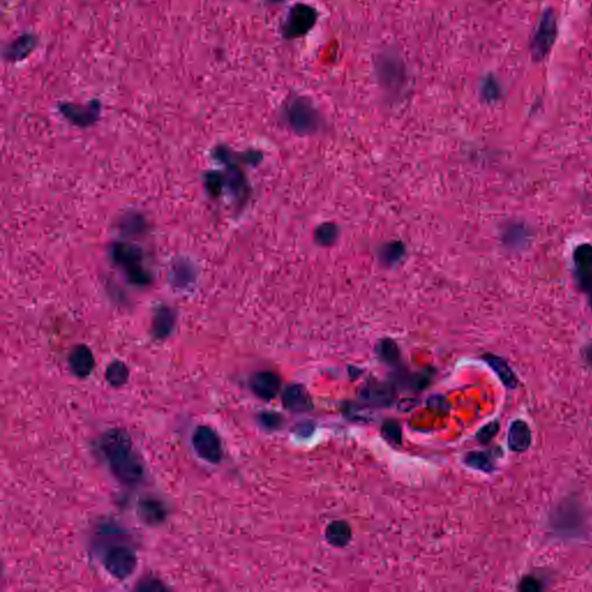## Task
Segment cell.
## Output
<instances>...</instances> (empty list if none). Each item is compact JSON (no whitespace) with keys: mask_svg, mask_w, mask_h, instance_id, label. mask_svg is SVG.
I'll list each match as a JSON object with an SVG mask.
<instances>
[{"mask_svg":"<svg viewBox=\"0 0 592 592\" xmlns=\"http://www.w3.org/2000/svg\"><path fill=\"white\" fill-rule=\"evenodd\" d=\"M102 450L116 477L125 484H136L144 477V465L131 440L121 431H110L102 438Z\"/></svg>","mask_w":592,"mask_h":592,"instance_id":"1","label":"cell"},{"mask_svg":"<svg viewBox=\"0 0 592 592\" xmlns=\"http://www.w3.org/2000/svg\"><path fill=\"white\" fill-rule=\"evenodd\" d=\"M193 446L195 453L206 462L212 464L220 462L222 457L220 438L212 428L208 426L195 428L193 435Z\"/></svg>","mask_w":592,"mask_h":592,"instance_id":"2","label":"cell"},{"mask_svg":"<svg viewBox=\"0 0 592 592\" xmlns=\"http://www.w3.org/2000/svg\"><path fill=\"white\" fill-rule=\"evenodd\" d=\"M103 564L109 574L119 580H124L134 573L136 567V556L132 549L125 546H115L107 552Z\"/></svg>","mask_w":592,"mask_h":592,"instance_id":"3","label":"cell"},{"mask_svg":"<svg viewBox=\"0 0 592 592\" xmlns=\"http://www.w3.org/2000/svg\"><path fill=\"white\" fill-rule=\"evenodd\" d=\"M112 254L114 259L129 271L132 281L136 284H146L149 281V276L139 265L141 254L138 249L131 245L117 244L112 250Z\"/></svg>","mask_w":592,"mask_h":592,"instance_id":"4","label":"cell"},{"mask_svg":"<svg viewBox=\"0 0 592 592\" xmlns=\"http://www.w3.org/2000/svg\"><path fill=\"white\" fill-rule=\"evenodd\" d=\"M575 265H576L578 281L582 285L583 291L589 295L592 302V247L582 245L575 252Z\"/></svg>","mask_w":592,"mask_h":592,"instance_id":"5","label":"cell"},{"mask_svg":"<svg viewBox=\"0 0 592 592\" xmlns=\"http://www.w3.org/2000/svg\"><path fill=\"white\" fill-rule=\"evenodd\" d=\"M250 385L257 397L264 400H271L279 392L281 382L279 376L276 375L274 372H261L252 376Z\"/></svg>","mask_w":592,"mask_h":592,"instance_id":"6","label":"cell"},{"mask_svg":"<svg viewBox=\"0 0 592 592\" xmlns=\"http://www.w3.org/2000/svg\"><path fill=\"white\" fill-rule=\"evenodd\" d=\"M532 435L527 422L523 420H515L509 427L508 447L514 453H524L530 448Z\"/></svg>","mask_w":592,"mask_h":592,"instance_id":"7","label":"cell"},{"mask_svg":"<svg viewBox=\"0 0 592 592\" xmlns=\"http://www.w3.org/2000/svg\"><path fill=\"white\" fill-rule=\"evenodd\" d=\"M282 402L286 409L291 412H308L313 407L311 394L302 385H291L286 389Z\"/></svg>","mask_w":592,"mask_h":592,"instance_id":"8","label":"cell"},{"mask_svg":"<svg viewBox=\"0 0 592 592\" xmlns=\"http://www.w3.org/2000/svg\"><path fill=\"white\" fill-rule=\"evenodd\" d=\"M68 363H70L72 372H75L78 377H86L90 375L95 365L93 354L86 346H78L72 350Z\"/></svg>","mask_w":592,"mask_h":592,"instance_id":"9","label":"cell"},{"mask_svg":"<svg viewBox=\"0 0 592 592\" xmlns=\"http://www.w3.org/2000/svg\"><path fill=\"white\" fill-rule=\"evenodd\" d=\"M361 399L370 405L385 407L392 400V391L385 384L379 382H372L363 387L361 390Z\"/></svg>","mask_w":592,"mask_h":592,"instance_id":"10","label":"cell"},{"mask_svg":"<svg viewBox=\"0 0 592 592\" xmlns=\"http://www.w3.org/2000/svg\"><path fill=\"white\" fill-rule=\"evenodd\" d=\"M313 20H315V16H313V10L309 7L300 6L294 9V11L291 13L287 28L291 35L302 34L311 28Z\"/></svg>","mask_w":592,"mask_h":592,"instance_id":"11","label":"cell"},{"mask_svg":"<svg viewBox=\"0 0 592 592\" xmlns=\"http://www.w3.org/2000/svg\"><path fill=\"white\" fill-rule=\"evenodd\" d=\"M486 361L490 365V368L493 369L500 381L502 382L503 385H505L508 389H515L517 387L516 375L512 372V368L508 366V363L505 362V360L494 357V355H487Z\"/></svg>","mask_w":592,"mask_h":592,"instance_id":"12","label":"cell"},{"mask_svg":"<svg viewBox=\"0 0 592 592\" xmlns=\"http://www.w3.org/2000/svg\"><path fill=\"white\" fill-rule=\"evenodd\" d=\"M352 532L348 523L344 521L332 522L326 527V539L335 547H344L350 543Z\"/></svg>","mask_w":592,"mask_h":592,"instance_id":"13","label":"cell"},{"mask_svg":"<svg viewBox=\"0 0 592 592\" xmlns=\"http://www.w3.org/2000/svg\"><path fill=\"white\" fill-rule=\"evenodd\" d=\"M289 116L291 123L295 127H298V130H309L313 124V116L311 109L303 106L302 103L291 107Z\"/></svg>","mask_w":592,"mask_h":592,"instance_id":"14","label":"cell"},{"mask_svg":"<svg viewBox=\"0 0 592 592\" xmlns=\"http://www.w3.org/2000/svg\"><path fill=\"white\" fill-rule=\"evenodd\" d=\"M465 464L470 468L480 470V471L490 472L494 470V461L492 455L488 453H470L465 457Z\"/></svg>","mask_w":592,"mask_h":592,"instance_id":"15","label":"cell"},{"mask_svg":"<svg viewBox=\"0 0 592 592\" xmlns=\"http://www.w3.org/2000/svg\"><path fill=\"white\" fill-rule=\"evenodd\" d=\"M174 325V315L169 309H160L156 313L154 321V332L156 337L163 338L171 332V328Z\"/></svg>","mask_w":592,"mask_h":592,"instance_id":"16","label":"cell"},{"mask_svg":"<svg viewBox=\"0 0 592 592\" xmlns=\"http://www.w3.org/2000/svg\"><path fill=\"white\" fill-rule=\"evenodd\" d=\"M107 380L112 387H121L127 383L129 379V370L124 363L116 361L112 362L107 369Z\"/></svg>","mask_w":592,"mask_h":592,"instance_id":"17","label":"cell"},{"mask_svg":"<svg viewBox=\"0 0 592 592\" xmlns=\"http://www.w3.org/2000/svg\"><path fill=\"white\" fill-rule=\"evenodd\" d=\"M383 436L391 443L399 444L402 442V431L397 422L388 421L383 425Z\"/></svg>","mask_w":592,"mask_h":592,"instance_id":"18","label":"cell"},{"mask_svg":"<svg viewBox=\"0 0 592 592\" xmlns=\"http://www.w3.org/2000/svg\"><path fill=\"white\" fill-rule=\"evenodd\" d=\"M497 431H499V424L496 421L490 422L478 431L477 440L480 443L487 444L493 440L495 435L497 434Z\"/></svg>","mask_w":592,"mask_h":592,"instance_id":"19","label":"cell"},{"mask_svg":"<svg viewBox=\"0 0 592 592\" xmlns=\"http://www.w3.org/2000/svg\"><path fill=\"white\" fill-rule=\"evenodd\" d=\"M543 589L542 583L537 580L536 577L527 576L522 580L520 584V590L524 592H539Z\"/></svg>","mask_w":592,"mask_h":592,"instance_id":"20","label":"cell"},{"mask_svg":"<svg viewBox=\"0 0 592 592\" xmlns=\"http://www.w3.org/2000/svg\"><path fill=\"white\" fill-rule=\"evenodd\" d=\"M382 355L388 362H394L398 359V350L391 341H387L382 345Z\"/></svg>","mask_w":592,"mask_h":592,"instance_id":"21","label":"cell"},{"mask_svg":"<svg viewBox=\"0 0 592 592\" xmlns=\"http://www.w3.org/2000/svg\"><path fill=\"white\" fill-rule=\"evenodd\" d=\"M317 236H318V240H320L322 243L331 242L332 240L335 239V228L333 226H323L322 228L318 230Z\"/></svg>","mask_w":592,"mask_h":592,"instance_id":"22","label":"cell"},{"mask_svg":"<svg viewBox=\"0 0 592 592\" xmlns=\"http://www.w3.org/2000/svg\"><path fill=\"white\" fill-rule=\"evenodd\" d=\"M221 178L219 175L212 174L208 177V186L212 195H217L220 191Z\"/></svg>","mask_w":592,"mask_h":592,"instance_id":"23","label":"cell"},{"mask_svg":"<svg viewBox=\"0 0 592 592\" xmlns=\"http://www.w3.org/2000/svg\"><path fill=\"white\" fill-rule=\"evenodd\" d=\"M261 419L263 425L271 429H274L280 425V418L276 414H264Z\"/></svg>","mask_w":592,"mask_h":592,"instance_id":"24","label":"cell"},{"mask_svg":"<svg viewBox=\"0 0 592 592\" xmlns=\"http://www.w3.org/2000/svg\"><path fill=\"white\" fill-rule=\"evenodd\" d=\"M141 509H143V512L144 515H145V517H149V520H151V516H152V515L151 514H152V512H154V514H156V516H158V518L160 517L158 515H160V512H161V509L158 508V505H156V503H145V505H144L143 507H141Z\"/></svg>","mask_w":592,"mask_h":592,"instance_id":"25","label":"cell"}]
</instances>
